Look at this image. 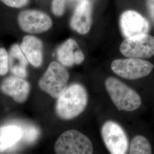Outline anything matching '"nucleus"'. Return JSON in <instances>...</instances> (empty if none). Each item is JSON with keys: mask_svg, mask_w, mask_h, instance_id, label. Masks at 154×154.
Here are the masks:
<instances>
[{"mask_svg": "<svg viewBox=\"0 0 154 154\" xmlns=\"http://www.w3.org/2000/svg\"><path fill=\"white\" fill-rule=\"evenodd\" d=\"M54 150L58 154H91L93 146L85 135L75 130H69L58 138Z\"/></svg>", "mask_w": 154, "mask_h": 154, "instance_id": "20e7f679", "label": "nucleus"}, {"mask_svg": "<svg viewBox=\"0 0 154 154\" xmlns=\"http://www.w3.org/2000/svg\"><path fill=\"white\" fill-rule=\"evenodd\" d=\"M152 153L151 144L148 139L142 135L134 137L129 148V154H150Z\"/></svg>", "mask_w": 154, "mask_h": 154, "instance_id": "dca6fc26", "label": "nucleus"}, {"mask_svg": "<svg viewBox=\"0 0 154 154\" xmlns=\"http://www.w3.org/2000/svg\"><path fill=\"white\" fill-rule=\"evenodd\" d=\"M28 62L35 67H39L43 62L44 45L41 39L33 35H25L20 45Z\"/></svg>", "mask_w": 154, "mask_h": 154, "instance_id": "ddd939ff", "label": "nucleus"}, {"mask_svg": "<svg viewBox=\"0 0 154 154\" xmlns=\"http://www.w3.org/2000/svg\"><path fill=\"white\" fill-rule=\"evenodd\" d=\"M9 71L8 53L4 48H0V75H4Z\"/></svg>", "mask_w": 154, "mask_h": 154, "instance_id": "f3484780", "label": "nucleus"}, {"mask_svg": "<svg viewBox=\"0 0 154 154\" xmlns=\"http://www.w3.org/2000/svg\"><path fill=\"white\" fill-rule=\"evenodd\" d=\"M9 70L16 77L25 79L28 76V61L20 46L13 45L8 53Z\"/></svg>", "mask_w": 154, "mask_h": 154, "instance_id": "4468645a", "label": "nucleus"}, {"mask_svg": "<svg viewBox=\"0 0 154 154\" xmlns=\"http://www.w3.org/2000/svg\"><path fill=\"white\" fill-rule=\"evenodd\" d=\"M105 85L110 98L118 110L132 111L138 109L142 104L140 95L117 78H107Z\"/></svg>", "mask_w": 154, "mask_h": 154, "instance_id": "f03ea898", "label": "nucleus"}, {"mask_svg": "<svg viewBox=\"0 0 154 154\" xmlns=\"http://www.w3.org/2000/svg\"><path fill=\"white\" fill-rule=\"evenodd\" d=\"M101 135L107 149L112 154H125L128 148L126 134L115 122H105L101 129Z\"/></svg>", "mask_w": 154, "mask_h": 154, "instance_id": "0eeeda50", "label": "nucleus"}, {"mask_svg": "<svg viewBox=\"0 0 154 154\" xmlns=\"http://www.w3.org/2000/svg\"><path fill=\"white\" fill-rule=\"evenodd\" d=\"M119 25L122 34L126 38L147 34L149 30V21L139 13L132 10L122 14Z\"/></svg>", "mask_w": 154, "mask_h": 154, "instance_id": "1a4fd4ad", "label": "nucleus"}, {"mask_svg": "<svg viewBox=\"0 0 154 154\" xmlns=\"http://www.w3.org/2000/svg\"><path fill=\"white\" fill-rule=\"evenodd\" d=\"M39 131L34 126H30L25 129L24 132L22 131V137L28 143H33L38 138Z\"/></svg>", "mask_w": 154, "mask_h": 154, "instance_id": "a211bd4d", "label": "nucleus"}, {"mask_svg": "<svg viewBox=\"0 0 154 154\" xmlns=\"http://www.w3.org/2000/svg\"><path fill=\"white\" fill-rule=\"evenodd\" d=\"M57 58L61 65L72 67L80 65L85 60V55L80 49L77 41L73 39H67L58 48Z\"/></svg>", "mask_w": 154, "mask_h": 154, "instance_id": "f8f14e48", "label": "nucleus"}, {"mask_svg": "<svg viewBox=\"0 0 154 154\" xmlns=\"http://www.w3.org/2000/svg\"><path fill=\"white\" fill-rule=\"evenodd\" d=\"M92 5L89 0H83L77 6L72 15L70 26L79 34L89 32L92 24Z\"/></svg>", "mask_w": 154, "mask_h": 154, "instance_id": "9b49d317", "label": "nucleus"}, {"mask_svg": "<svg viewBox=\"0 0 154 154\" xmlns=\"http://www.w3.org/2000/svg\"><path fill=\"white\" fill-rule=\"evenodd\" d=\"M152 63L140 58H128L112 61L111 68L118 76L130 80L146 77L154 69Z\"/></svg>", "mask_w": 154, "mask_h": 154, "instance_id": "39448f33", "label": "nucleus"}, {"mask_svg": "<svg viewBox=\"0 0 154 154\" xmlns=\"http://www.w3.org/2000/svg\"><path fill=\"white\" fill-rule=\"evenodd\" d=\"M1 91L12 98L18 103L26 101L30 92V85L24 78L10 76L4 79L0 84Z\"/></svg>", "mask_w": 154, "mask_h": 154, "instance_id": "9d476101", "label": "nucleus"}, {"mask_svg": "<svg viewBox=\"0 0 154 154\" xmlns=\"http://www.w3.org/2000/svg\"><path fill=\"white\" fill-rule=\"evenodd\" d=\"M22 138L20 127L13 125L0 127V153L14 147Z\"/></svg>", "mask_w": 154, "mask_h": 154, "instance_id": "2eb2a0df", "label": "nucleus"}, {"mask_svg": "<svg viewBox=\"0 0 154 154\" xmlns=\"http://www.w3.org/2000/svg\"><path fill=\"white\" fill-rule=\"evenodd\" d=\"M17 22L22 31L29 34L47 32L53 25L51 18L47 14L37 10L21 11L17 17Z\"/></svg>", "mask_w": 154, "mask_h": 154, "instance_id": "6e6552de", "label": "nucleus"}, {"mask_svg": "<svg viewBox=\"0 0 154 154\" xmlns=\"http://www.w3.org/2000/svg\"><path fill=\"white\" fill-rule=\"evenodd\" d=\"M69 74L62 65L57 62L50 63L39 81V88L53 98H58L67 88Z\"/></svg>", "mask_w": 154, "mask_h": 154, "instance_id": "7ed1b4c3", "label": "nucleus"}, {"mask_svg": "<svg viewBox=\"0 0 154 154\" xmlns=\"http://www.w3.org/2000/svg\"><path fill=\"white\" fill-rule=\"evenodd\" d=\"M88 101V93L82 85L72 84L57 98L56 113L62 119L70 120L82 112Z\"/></svg>", "mask_w": 154, "mask_h": 154, "instance_id": "f257e3e1", "label": "nucleus"}, {"mask_svg": "<svg viewBox=\"0 0 154 154\" xmlns=\"http://www.w3.org/2000/svg\"><path fill=\"white\" fill-rule=\"evenodd\" d=\"M146 5L149 17L154 23V0H146Z\"/></svg>", "mask_w": 154, "mask_h": 154, "instance_id": "412c9836", "label": "nucleus"}, {"mask_svg": "<svg viewBox=\"0 0 154 154\" xmlns=\"http://www.w3.org/2000/svg\"><path fill=\"white\" fill-rule=\"evenodd\" d=\"M65 0H53L51 3V11L57 17L62 16L65 11Z\"/></svg>", "mask_w": 154, "mask_h": 154, "instance_id": "6ab92c4d", "label": "nucleus"}, {"mask_svg": "<svg viewBox=\"0 0 154 154\" xmlns=\"http://www.w3.org/2000/svg\"><path fill=\"white\" fill-rule=\"evenodd\" d=\"M119 49L128 58H149L154 55V37L144 34L126 38L122 42Z\"/></svg>", "mask_w": 154, "mask_h": 154, "instance_id": "423d86ee", "label": "nucleus"}, {"mask_svg": "<svg viewBox=\"0 0 154 154\" xmlns=\"http://www.w3.org/2000/svg\"><path fill=\"white\" fill-rule=\"evenodd\" d=\"M30 0H0L5 5L14 8H21L28 5Z\"/></svg>", "mask_w": 154, "mask_h": 154, "instance_id": "aec40b11", "label": "nucleus"}]
</instances>
